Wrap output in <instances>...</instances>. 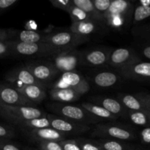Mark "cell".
<instances>
[{
	"label": "cell",
	"mask_w": 150,
	"mask_h": 150,
	"mask_svg": "<svg viewBox=\"0 0 150 150\" xmlns=\"http://www.w3.org/2000/svg\"><path fill=\"white\" fill-rule=\"evenodd\" d=\"M100 23L95 21H86L81 22H72L70 32L83 37H87L95 33L98 29Z\"/></svg>",
	"instance_id": "603a6c76"
},
{
	"label": "cell",
	"mask_w": 150,
	"mask_h": 150,
	"mask_svg": "<svg viewBox=\"0 0 150 150\" xmlns=\"http://www.w3.org/2000/svg\"><path fill=\"white\" fill-rule=\"evenodd\" d=\"M91 136L100 139L130 142L138 136L133 128L127 125L117 123H98L92 129Z\"/></svg>",
	"instance_id": "7a4b0ae2"
},
{
	"label": "cell",
	"mask_w": 150,
	"mask_h": 150,
	"mask_svg": "<svg viewBox=\"0 0 150 150\" xmlns=\"http://www.w3.org/2000/svg\"><path fill=\"white\" fill-rule=\"evenodd\" d=\"M50 126L65 136H77L89 131L90 126L81 124L54 114H47Z\"/></svg>",
	"instance_id": "52a82bcc"
},
{
	"label": "cell",
	"mask_w": 150,
	"mask_h": 150,
	"mask_svg": "<svg viewBox=\"0 0 150 150\" xmlns=\"http://www.w3.org/2000/svg\"><path fill=\"white\" fill-rule=\"evenodd\" d=\"M26 99L34 104L40 103L46 97L44 88L37 85H24L19 88H16Z\"/></svg>",
	"instance_id": "d6986e66"
},
{
	"label": "cell",
	"mask_w": 150,
	"mask_h": 150,
	"mask_svg": "<svg viewBox=\"0 0 150 150\" xmlns=\"http://www.w3.org/2000/svg\"><path fill=\"white\" fill-rule=\"evenodd\" d=\"M25 27H26V30L36 31V29H38V25L34 21H29L25 25Z\"/></svg>",
	"instance_id": "f6af8a7d"
},
{
	"label": "cell",
	"mask_w": 150,
	"mask_h": 150,
	"mask_svg": "<svg viewBox=\"0 0 150 150\" xmlns=\"http://www.w3.org/2000/svg\"><path fill=\"white\" fill-rule=\"evenodd\" d=\"M23 150H38V149H35V148L29 147V146H23Z\"/></svg>",
	"instance_id": "bcb514c9"
},
{
	"label": "cell",
	"mask_w": 150,
	"mask_h": 150,
	"mask_svg": "<svg viewBox=\"0 0 150 150\" xmlns=\"http://www.w3.org/2000/svg\"><path fill=\"white\" fill-rule=\"evenodd\" d=\"M127 119L133 125L141 127H150V114L145 111H127Z\"/></svg>",
	"instance_id": "4316f807"
},
{
	"label": "cell",
	"mask_w": 150,
	"mask_h": 150,
	"mask_svg": "<svg viewBox=\"0 0 150 150\" xmlns=\"http://www.w3.org/2000/svg\"><path fill=\"white\" fill-rule=\"evenodd\" d=\"M135 95L139 100H141L142 101V103L144 104L148 112L150 114V94L144 93V92H140V93L135 94Z\"/></svg>",
	"instance_id": "60d3db41"
},
{
	"label": "cell",
	"mask_w": 150,
	"mask_h": 150,
	"mask_svg": "<svg viewBox=\"0 0 150 150\" xmlns=\"http://www.w3.org/2000/svg\"><path fill=\"white\" fill-rule=\"evenodd\" d=\"M92 101L95 104L100 105L118 118H127V109L122 105L118 100L105 97H95L92 98Z\"/></svg>",
	"instance_id": "e0dca14e"
},
{
	"label": "cell",
	"mask_w": 150,
	"mask_h": 150,
	"mask_svg": "<svg viewBox=\"0 0 150 150\" xmlns=\"http://www.w3.org/2000/svg\"><path fill=\"white\" fill-rule=\"evenodd\" d=\"M140 61L142 59L133 49L119 48L111 50L107 64L118 70Z\"/></svg>",
	"instance_id": "9c48e42d"
},
{
	"label": "cell",
	"mask_w": 150,
	"mask_h": 150,
	"mask_svg": "<svg viewBox=\"0 0 150 150\" xmlns=\"http://www.w3.org/2000/svg\"><path fill=\"white\" fill-rule=\"evenodd\" d=\"M16 125L25 129L26 130H35V129L45 128V127H50V122L48 117H43L41 118L34 119V120H26V121L18 122L16 123Z\"/></svg>",
	"instance_id": "83f0119b"
},
{
	"label": "cell",
	"mask_w": 150,
	"mask_h": 150,
	"mask_svg": "<svg viewBox=\"0 0 150 150\" xmlns=\"http://www.w3.org/2000/svg\"><path fill=\"white\" fill-rule=\"evenodd\" d=\"M67 13H68L69 15H70V18H71L72 22L94 21L93 18H92L89 14H87V13H85L84 11H83V10H81L80 8L77 7L76 6L73 5V4L70 7V8L69 9L68 11H67Z\"/></svg>",
	"instance_id": "4dcf8cb0"
},
{
	"label": "cell",
	"mask_w": 150,
	"mask_h": 150,
	"mask_svg": "<svg viewBox=\"0 0 150 150\" xmlns=\"http://www.w3.org/2000/svg\"><path fill=\"white\" fill-rule=\"evenodd\" d=\"M5 80L15 88H19L24 85H37L43 88L45 86V84L38 81L24 66L9 71L5 75Z\"/></svg>",
	"instance_id": "8fae6325"
},
{
	"label": "cell",
	"mask_w": 150,
	"mask_h": 150,
	"mask_svg": "<svg viewBox=\"0 0 150 150\" xmlns=\"http://www.w3.org/2000/svg\"><path fill=\"white\" fill-rule=\"evenodd\" d=\"M60 79L66 83L68 89L76 91L81 95L86 94L90 89L89 82L83 76L75 71L62 73Z\"/></svg>",
	"instance_id": "9a60e30c"
},
{
	"label": "cell",
	"mask_w": 150,
	"mask_h": 150,
	"mask_svg": "<svg viewBox=\"0 0 150 150\" xmlns=\"http://www.w3.org/2000/svg\"><path fill=\"white\" fill-rule=\"evenodd\" d=\"M150 18V0H142L134 5L132 23L134 25L139 23Z\"/></svg>",
	"instance_id": "cb8c5ba5"
},
{
	"label": "cell",
	"mask_w": 150,
	"mask_h": 150,
	"mask_svg": "<svg viewBox=\"0 0 150 150\" xmlns=\"http://www.w3.org/2000/svg\"><path fill=\"white\" fill-rule=\"evenodd\" d=\"M112 0H92L95 10L105 24V16L109 9Z\"/></svg>",
	"instance_id": "1f68e13d"
},
{
	"label": "cell",
	"mask_w": 150,
	"mask_h": 150,
	"mask_svg": "<svg viewBox=\"0 0 150 150\" xmlns=\"http://www.w3.org/2000/svg\"><path fill=\"white\" fill-rule=\"evenodd\" d=\"M111 49L106 48H94L81 53V64L87 67H100L108 64Z\"/></svg>",
	"instance_id": "5bb4252c"
},
{
	"label": "cell",
	"mask_w": 150,
	"mask_h": 150,
	"mask_svg": "<svg viewBox=\"0 0 150 150\" xmlns=\"http://www.w3.org/2000/svg\"><path fill=\"white\" fill-rule=\"evenodd\" d=\"M81 52L76 50L65 51L52 57V64L57 70L61 73L75 71L81 64Z\"/></svg>",
	"instance_id": "ba28073f"
},
{
	"label": "cell",
	"mask_w": 150,
	"mask_h": 150,
	"mask_svg": "<svg viewBox=\"0 0 150 150\" xmlns=\"http://www.w3.org/2000/svg\"><path fill=\"white\" fill-rule=\"evenodd\" d=\"M139 136L141 143L144 146L150 147V127H144L139 133Z\"/></svg>",
	"instance_id": "f35d334b"
},
{
	"label": "cell",
	"mask_w": 150,
	"mask_h": 150,
	"mask_svg": "<svg viewBox=\"0 0 150 150\" xmlns=\"http://www.w3.org/2000/svg\"><path fill=\"white\" fill-rule=\"evenodd\" d=\"M0 116L10 122L16 124L18 122L26 121L46 117L42 110L32 106H10L1 103Z\"/></svg>",
	"instance_id": "8992f818"
},
{
	"label": "cell",
	"mask_w": 150,
	"mask_h": 150,
	"mask_svg": "<svg viewBox=\"0 0 150 150\" xmlns=\"http://www.w3.org/2000/svg\"><path fill=\"white\" fill-rule=\"evenodd\" d=\"M12 45L11 40L0 41V58L12 54Z\"/></svg>",
	"instance_id": "e575fe53"
},
{
	"label": "cell",
	"mask_w": 150,
	"mask_h": 150,
	"mask_svg": "<svg viewBox=\"0 0 150 150\" xmlns=\"http://www.w3.org/2000/svg\"><path fill=\"white\" fill-rule=\"evenodd\" d=\"M81 106L86 111H88L89 114L100 120H116L118 119V117L110 113L102 106L93 103H82Z\"/></svg>",
	"instance_id": "484cf974"
},
{
	"label": "cell",
	"mask_w": 150,
	"mask_h": 150,
	"mask_svg": "<svg viewBox=\"0 0 150 150\" xmlns=\"http://www.w3.org/2000/svg\"><path fill=\"white\" fill-rule=\"evenodd\" d=\"M4 40H10L8 29L0 28V41Z\"/></svg>",
	"instance_id": "ee69618b"
},
{
	"label": "cell",
	"mask_w": 150,
	"mask_h": 150,
	"mask_svg": "<svg viewBox=\"0 0 150 150\" xmlns=\"http://www.w3.org/2000/svg\"><path fill=\"white\" fill-rule=\"evenodd\" d=\"M72 2H73V5L76 6L81 10L84 11L85 13L89 14L93 18L94 21L99 23L103 24L102 19L100 17L99 15L97 13L96 10L94 7L92 0H72Z\"/></svg>",
	"instance_id": "f1b7e54d"
},
{
	"label": "cell",
	"mask_w": 150,
	"mask_h": 150,
	"mask_svg": "<svg viewBox=\"0 0 150 150\" xmlns=\"http://www.w3.org/2000/svg\"><path fill=\"white\" fill-rule=\"evenodd\" d=\"M76 141L81 150H103L95 143L93 139L78 138Z\"/></svg>",
	"instance_id": "d6a6232c"
},
{
	"label": "cell",
	"mask_w": 150,
	"mask_h": 150,
	"mask_svg": "<svg viewBox=\"0 0 150 150\" xmlns=\"http://www.w3.org/2000/svg\"><path fill=\"white\" fill-rule=\"evenodd\" d=\"M119 79L118 75L113 72H100L93 76V83L98 87L108 88L115 85Z\"/></svg>",
	"instance_id": "d4e9b609"
},
{
	"label": "cell",
	"mask_w": 150,
	"mask_h": 150,
	"mask_svg": "<svg viewBox=\"0 0 150 150\" xmlns=\"http://www.w3.org/2000/svg\"><path fill=\"white\" fill-rule=\"evenodd\" d=\"M17 2V0H0V13L5 11Z\"/></svg>",
	"instance_id": "b9f144b4"
},
{
	"label": "cell",
	"mask_w": 150,
	"mask_h": 150,
	"mask_svg": "<svg viewBox=\"0 0 150 150\" xmlns=\"http://www.w3.org/2000/svg\"><path fill=\"white\" fill-rule=\"evenodd\" d=\"M0 150H21L8 139H0Z\"/></svg>",
	"instance_id": "ab89813d"
},
{
	"label": "cell",
	"mask_w": 150,
	"mask_h": 150,
	"mask_svg": "<svg viewBox=\"0 0 150 150\" xmlns=\"http://www.w3.org/2000/svg\"><path fill=\"white\" fill-rule=\"evenodd\" d=\"M10 40L17 41L23 43L42 42L46 34H42L37 31L16 30L8 29Z\"/></svg>",
	"instance_id": "ac0fdd59"
},
{
	"label": "cell",
	"mask_w": 150,
	"mask_h": 150,
	"mask_svg": "<svg viewBox=\"0 0 150 150\" xmlns=\"http://www.w3.org/2000/svg\"><path fill=\"white\" fill-rule=\"evenodd\" d=\"M133 34L138 39L144 41L145 45H150V23L138 25L133 29Z\"/></svg>",
	"instance_id": "f546056e"
},
{
	"label": "cell",
	"mask_w": 150,
	"mask_h": 150,
	"mask_svg": "<svg viewBox=\"0 0 150 150\" xmlns=\"http://www.w3.org/2000/svg\"><path fill=\"white\" fill-rule=\"evenodd\" d=\"M118 72L125 79L150 83V62H138Z\"/></svg>",
	"instance_id": "30bf717a"
},
{
	"label": "cell",
	"mask_w": 150,
	"mask_h": 150,
	"mask_svg": "<svg viewBox=\"0 0 150 150\" xmlns=\"http://www.w3.org/2000/svg\"><path fill=\"white\" fill-rule=\"evenodd\" d=\"M134 4L127 0H112L105 16V24L114 29H122L132 22Z\"/></svg>",
	"instance_id": "6da1fadb"
},
{
	"label": "cell",
	"mask_w": 150,
	"mask_h": 150,
	"mask_svg": "<svg viewBox=\"0 0 150 150\" xmlns=\"http://www.w3.org/2000/svg\"><path fill=\"white\" fill-rule=\"evenodd\" d=\"M38 150H63L59 142H38Z\"/></svg>",
	"instance_id": "836d02e7"
},
{
	"label": "cell",
	"mask_w": 150,
	"mask_h": 150,
	"mask_svg": "<svg viewBox=\"0 0 150 150\" xmlns=\"http://www.w3.org/2000/svg\"><path fill=\"white\" fill-rule=\"evenodd\" d=\"M50 2L54 7L64 10L65 12L68 11L70 7L73 5L72 0H51Z\"/></svg>",
	"instance_id": "d590c367"
},
{
	"label": "cell",
	"mask_w": 150,
	"mask_h": 150,
	"mask_svg": "<svg viewBox=\"0 0 150 150\" xmlns=\"http://www.w3.org/2000/svg\"><path fill=\"white\" fill-rule=\"evenodd\" d=\"M89 40L87 37H83L73 32L64 31V32H54L46 34L43 42L56 48H60L63 51H71L81 44Z\"/></svg>",
	"instance_id": "5b68a950"
},
{
	"label": "cell",
	"mask_w": 150,
	"mask_h": 150,
	"mask_svg": "<svg viewBox=\"0 0 150 150\" xmlns=\"http://www.w3.org/2000/svg\"><path fill=\"white\" fill-rule=\"evenodd\" d=\"M117 100L127 109V111H148L145 107L144 104L135 95L120 93L117 95Z\"/></svg>",
	"instance_id": "44dd1931"
},
{
	"label": "cell",
	"mask_w": 150,
	"mask_h": 150,
	"mask_svg": "<svg viewBox=\"0 0 150 150\" xmlns=\"http://www.w3.org/2000/svg\"><path fill=\"white\" fill-rule=\"evenodd\" d=\"M24 67L32 73L34 77L40 83L45 85V83L54 79L59 71L51 62H33L26 63Z\"/></svg>",
	"instance_id": "4fadbf2b"
},
{
	"label": "cell",
	"mask_w": 150,
	"mask_h": 150,
	"mask_svg": "<svg viewBox=\"0 0 150 150\" xmlns=\"http://www.w3.org/2000/svg\"><path fill=\"white\" fill-rule=\"evenodd\" d=\"M0 102L10 106H32L35 104L24 98L13 86L0 83Z\"/></svg>",
	"instance_id": "7c38bea8"
},
{
	"label": "cell",
	"mask_w": 150,
	"mask_h": 150,
	"mask_svg": "<svg viewBox=\"0 0 150 150\" xmlns=\"http://www.w3.org/2000/svg\"><path fill=\"white\" fill-rule=\"evenodd\" d=\"M49 95L51 99L61 103L74 102L81 96L77 92L70 89H51L49 91Z\"/></svg>",
	"instance_id": "7402d4cb"
},
{
	"label": "cell",
	"mask_w": 150,
	"mask_h": 150,
	"mask_svg": "<svg viewBox=\"0 0 150 150\" xmlns=\"http://www.w3.org/2000/svg\"><path fill=\"white\" fill-rule=\"evenodd\" d=\"M26 135L38 142H60L65 140L67 136L57 131L52 127L35 129V130H26Z\"/></svg>",
	"instance_id": "2e32d148"
},
{
	"label": "cell",
	"mask_w": 150,
	"mask_h": 150,
	"mask_svg": "<svg viewBox=\"0 0 150 150\" xmlns=\"http://www.w3.org/2000/svg\"><path fill=\"white\" fill-rule=\"evenodd\" d=\"M140 54L150 61V45H144L141 46Z\"/></svg>",
	"instance_id": "7bdbcfd3"
},
{
	"label": "cell",
	"mask_w": 150,
	"mask_h": 150,
	"mask_svg": "<svg viewBox=\"0 0 150 150\" xmlns=\"http://www.w3.org/2000/svg\"><path fill=\"white\" fill-rule=\"evenodd\" d=\"M95 142L103 150H143L142 147L136 145L114 139H99L95 140Z\"/></svg>",
	"instance_id": "ffe728a7"
},
{
	"label": "cell",
	"mask_w": 150,
	"mask_h": 150,
	"mask_svg": "<svg viewBox=\"0 0 150 150\" xmlns=\"http://www.w3.org/2000/svg\"><path fill=\"white\" fill-rule=\"evenodd\" d=\"M16 136L14 130L8 126L0 124V139H10Z\"/></svg>",
	"instance_id": "74e56055"
},
{
	"label": "cell",
	"mask_w": 150,
	"mask_h": 150,
	"mask_svg": "<svg viewBox=\"0 0 150 150\" xmlns=\"http://www.w3.org/2000/svg\"><path fill=\"white\" fill-rule=\"evenodd\" d=\"M12 54L23 57H52L63 52V50L56 48L45 42L23 43L11 40Z\"/></svg>",
	"instance_id": "277c9868"
},
{
	"label": "cell",
	"mask_w": 150,
	"mask_h": 150,
	"mask_svg": "<svg viewBox=\"0 0 150 150\" xmlns=\"http://www.w3.org/2000/svg\"><path fill=\"white\" fill-rule=\"evenodd\" d=\"M63 150H81L77 143L76 139H65L59 142Z\"/></svg>",
	"instance_id": "8d00e7d4"
},
{
	"label": "cell",
	"mask_w": 150,
	"mask_h": 150,
	"mask_svg": "<svg viewBox=\"0 0 150 150\" xmlns=\"http://www.w3.org/2000/svg\"><path fill=\"white\" fill-rule=\"evenodd\" d=\"M48 108L54 113L59 115V117L81 124L89 126V125L92 124H98V122L100 121V119L89 114L81 105L78 106V105L58 103L51 104L48 105Z\"/></svg>",
	"instance_id": "3957f363"
}]
</instances>
